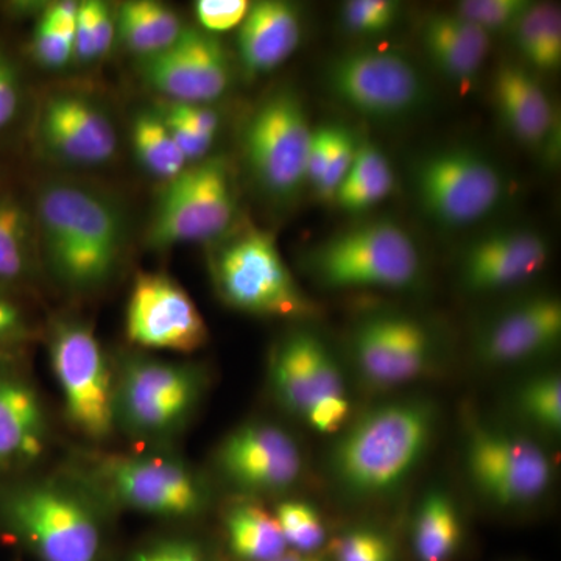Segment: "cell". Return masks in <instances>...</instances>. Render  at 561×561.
<instances>
[{"instance_id":"5","label":"cell","mask_w":561,"mask_h":561,"mask_svg":"<svg viewBox=\"0 0 561 561\" xmlns=\"http://www.w3.org/2000/svg\"><path fill=\"white\" fill-rule=\"evenodd\" d=\"M73 478L99 501L158 518L183 519L208 507L205 482L168 454H87Z\"/></svg>"},{"instance_id":"12","label":"cell","mask_w":561,"mask_h":561,"mask_svg":"<svg viewBox=\"0 0 561 561\" xmlns=\"http://www.w3.org/2000/svg\"><path fill=\"white\" fill-rule=\"evenodd\" d=\"M312 125L294 88L272 91L257 103L242 133V151L251 180L268 201L284 205L305 190Z\"/></svg>"},{"instance_id":"33","label":"cell","mask_w":561,"mask_h":561,"mask_svg":"<svg viewBox=\"0 0 561 561\" xmlns=\"http://www.w3.org/2000/svg\"><path fill=\"white\" fill-rule=\"evenodd\" d=\"M289 551L316 553L327 540V527L309 502L280 501L273 511Z\"/></svg>"},{"instance_id":"37","label":"cell","mask_w":561,"mask_h":561,"mask_svg":"<svg viewBox=\"0 0 561 561\" xmlns=\"http://www.w3.org/2000/svg\"><path fill=\"white\" fill-rule=\"evenodd\" d=\"M359 140L354 133L343 125H331L330 154H328L327 171L321 179L316 194L321 201H334L335 192L339 191L343 180L348 175L351 164L356 158Z\"/></svg>"},{"instance_id":"25","label":"cell","mask_w":561,"mask_h":561,"mask_svg":"<svg viewBox=\"0 0 561 561\" xmlns=\"http://www.w3.org/2000/svg\"><path fill=\"white\" fill-rule=\"evenodd\" d=\"M420 38L432 68L461 90H470L489 57V33L451 11L427 16Z\"/></svg>"},{"instance_id":"45","label":"cell","mask_w":561,"mask_h":561,"mask_svg":"<svg viewBox=\"0 0 561 561\" xmlns=\"http://www.w3.org/2000/svg\"><path fill=\"white\" fill-rule=\"evenodd\" d=\"M351 402L348 398H328L317 402L306 413L305 421L321 434H332L342 430L343 424L350 419Z\"/></svg>"},{"instance_id":"30","label":"cell","mask_w":561,"mask_h":561,"mask_svg":"<svg viewBox=\"0 0 561 561\" xmlns=\"http://www.w3.org/2000/svg\"><path fill=\"white\" fill-rule=\"evenodd\" d=\"M393 187L394 175L389 158L375 142L362 139L348 175L332 202L345 213L360 214L386 201Z\"/></svg>"},{"instance_id":"36","label":"cell","mask_w":561,"mask_h":561,"mask_svg":"<svg viewBox=\"0 0 561 561\" xmlns=\"http://www.w3.org/2000/svg\"><path fill=\"white\" fill-rule=\"evenodd\" d=\"M36 332L24 295L0 290V357L21 356Z\"/></svg>"},{"instance_id":"46","label":"cell","mask_w":561,"mask_h":561,"mask_svg":"<svg viewBox=\"0 0 561 561\" xmlns=\"http://www.w3.org/2000/svg\"><path fill=\"white\" fill-rule=\"evenodd\" d=\"M561 65V13L560 7L552 3L546 20L545 33H542L540 50L534 68L542 72H556Z\"/></svg>"},{"instance_id":"41","label":"cell","mask_w":561,"mask_h":561,"mask_svg":"<svg viewBox=\"0 0 561 561\" xmlns=\"http://www.w3.org/2000/svg\"><path fill=\"white\" fill-rule=\"evenodd\" d=\"M24 105L21 70L13 58L0 47V135L10 130Z\"/></svg>"},{"instance_id":"1","label":"cell","mask_w":561,"mask_h":561,"mask_svg":"<svg viewBox=\"0 0 561 561\" xmlns=\"http://www.w3.org/2000/svg\"><path fill=\"white\" fill-rule=\"evenodd\" d=\"M41 268L62 290L91 295L116 278L130 245V220L119 198L98 184L55 175L32 202Z\"/></svg>"},{"instance_id":"15","label":"cell","mask_w":561,"mask_h":561,"mask_svg":"<svg viewBox=\"0 0 561 561\" xmlns=\"http://www.w3.org/2000/svg\"><path fill=\"white\" fill-rule=\"evenodd\" d=\"M351 353L364 381L381 390L424 378L438 362L430 328L402 313H375L360 320L351 334Z\"/></svg>"},{"instance_id":"34","label":"cell","mask_w":561,"mask_h":561,"mask_svg":"<svg viewBox=\"0 0 561 561\" xmlns=\"http://www.w3.org/2000/svg\"><path fill=\"white\" fill-rule=\"evenodd\" d=\"M401 3L393 0H348L341 5L343 28L356 36H379L398 24Z\"/></svg>"},{"instance_id":"8","label":"cell","mask_w":561,"mask_h":561,"mask_svg":"<svg viewBox=\"0 0 561 561\" xmlns=\"http://www.w3.org/2000/svg\"><path fill=\"white\" fill-rule=\"evenodd\" d=\"M116 426L142 440H164L183 431L205 390L203 368L125 354L114 367Z\"/></svg>"},{"instance_id":"2","label":"cell","mask_w":561,"mask_h":561,"mask_svg":"<svg viewBox=\"0 0 561 561\" xmlns=\"http://www.w3.org/2000/svg\"><path fill=\"white\" fill-rule=\"evenodd\" d=\"M437 427V404L430 398H398L373 405L332 446V481L354 501L391 496L419 470Z\"/></svg>"},{"instance_id":"49","label":"cell","mask_w":561,"mask_h":561,"mask_svg":"<svg viewBox=\"0 0 561 561\" xmlns=\"http://www.w3.org/2000/svg\"><path fill=\"white\" fill-rule=\"evenodd\" d=\"M273 561H324L321 560L320 557H317L316 553H301L287 551L284 556H280L279 559Z\"/></svg>"},{"instance_id":"22","label":"cell","mask_w":561,"mask_h":561,"mask_svg":"<svg viewBox=\"0 0 561 561\" xmlns=\"http://www.w3.org/2000/svg\"><path fill=\"white\" fill-rule=\"evenodd\" d=\"M494 110L505 131L531 153L556 160L560 149V121L551 95L526 66L505 61L491 81Z\"/></svg>"},{"instance_id":"18","label":"cell","mask_w":561,"mask_h":561,"mask_svg":"<svg viewBox=\"0 0 561 561\" xmlns=\"http://www.w3.org/2000/svg\"><path fill=\"white\" fill-rule=\"evenodd\" d=\"M300 445L278 424L249 421L232 430L217 448L220 474L234 489L275 494L294 489L305 472Z\"/></svg>"},{"instance_id":"13","label":"cell","mask_w":561,"mask_h":561,"mask_svg":"<svg viewBox=\"0 0 561 561\" xmlns=\"http://www.w3.org/2000/svg\"><path fill=\"white\" fill-rule=\"evenodd\" d=\"M323 84L345 108L382 124L419 116L431 101L426 77L398 51H343L328 62Z\"/></svg>"},{"instance_id":"19","label":"cell","mask_w":561,"mask_h":561,"mask_svg":"<svg viewBox=\"0 0 561 561\" xmlns=\"http://www.w3.org/2000/svg\"><path fill=\"white\" fill-rule=\"evenodd\" d=\"M268 376L279 404L302 420L317 402L348 398L341 364L319 335L306 330L280 339L272 353Z\"/></svg>"},{"instance_id":"16","label":"cell","mask_w":561,"mask_h":561,"mask_svg":"<svg viewBox=\"0 0 561 561\" xmlns=\"http://www.w3.org/2000/svg\"><path fill=\"white\" fill-rule=\"evenodd\" d=\"M125 335L142 350L192 354L209 339L208 327L179 280L160 272H139L133 280Z\"/></svg>"},{"instance_id":"17","label":"cell","mask_w":561,"mask_h":561,"mask_svg":"<svg viewBox=\"0 0 561 561\" xmlns=\"http://www.w3.org/2000/svg\"><path fill=\"white\" fill-rule=\"evenodd\" d=\"M138 72L150 90L171 102L213 105L232 84L227 47L194 25H186L169 49L139 60Z\"/></svg>"},{"instance_id":"44","label":"cell","mask_w":561,"mask_h":561,"mask_svg":"<svg viewBox=\"0 0 561 561\" xmlns=\"http://www.w3.org/2000/svg\"><path fill=\"white\" fill-rule=\"evenodd\" d=\"M131 561H206L201 546L186 538H169L146 546Z\"/></svg>"},{"instance_id":"27","label":"cell","mask_w":561,"mask_h":561,"mask_svg":"<svg viewBox=\"0 0 561 561\" xmlns=\"http://www.w3.org/2000/svg\"><path fill=\"white\" fill-rule=\"evenodd\" d=\"M117 39L139 60L169 49L183 33L180 14L154 0H130L116 7Z\"/></svg>"},{"instance_id":"7","label":"cell","mask_w":561,"mask_h":561,"mask_svg":"<svg viewBox=\"0 0 561 561\" xmlns=\"http://www.w3.org/2000/svg\"><path fill=\"white\" fill-rule=\"evenodd\" d=\"M239 221L238 187L224 154L192 162L162 184L146 230L150 249L217 241Z\"/></svg>"},{"instance_id":"47","label":"cell","mask_w":561,"mask_h":561,"mask_svg":"<svg viewBox=\"0 0 561 561\" xmlns=\"http://www.w3.org/2000/svg\"><path fill=\"white\" fill-rule=\"evenodd\" d=\"M169 111L192 125L195 130L203 133V135L210 136L216 139L220 131V114L217 113L213 105H203V103H183L164 101L158 99Z\"/></svg>"},{"instance_id":"42","label":"cell","mask_w":561,"mask_h":561,"mask_svg":"<svg viewBox=\"0 0 561 561\" xmlns=\"http://www.w3.org/2000/svg\"><path fill=\"white\" fill-rule=\"evenodd\" d=\"M153 108L158 111L162 121L168 125L172 138L175 139L176 146H179L181 151H183L184 157H186L190 164H192V162L205 160L206 157H209V151L213 149L216 139L195 130L192 125L186 124V122L180 119L176 114H173L172 111L165 108L161 102L157 101Z\"/></svg>"},{"instance_id":"4","label":"cell","mask_w":561,"mask_h":561,"mask_svg":"<svg viewBox=\"0 0 561 561\" xmlns=\"http://www.w3.org/2000/svg\"><path fill=\"white\" fill-rule=\"evenodd\" d=\"M208 267L217 295L232 309L268 319L308 320L319 306L284 261L275 236L239 220L208 243Z\"/></svg>"},{"instance_id":"6","label":"cell","mask_w":561,"mask_h":561,"mask_svg":"<svg viewBox=\"0 0 561 561\" xmlns=\"http://www.w3.org/2000/svg\"><path fill=\"white\" fill-rule=\"evenodd\" d=\"M306 268L327 289L409 290L424 265L409 231L390 219L364 220L313 245Z\"/></svg>"},{"instance_id":"21","label":"cell","mask_w":561,"mask_h":561,"mask_svg":"<svg viewBox=\"0 0 561 561\" xmlns=\"http://www.w3.org/2000/svg\"><path fill=\"white\" fill-rule=\"evenodd\" d=\"M20 357H0V479L32 467L49 445L46 409Z\"/></svg>"},{"instance_id":"38","label":"cell","mask_w":561,"mask_h":561,"mask_svg":"<svg viewBox=\"0 0 561 561\" xmlns=\"http://www.w3.org/2000/svg\"><path fill=\"white\" fill-rule=\"evenodd\" d=\"M335 561H394V546L381 530L357 527L334 545Z\"/></svg>"},{"instance_id":"3","label":"cell","mask_w":561,"mask_h":561,"mask_svg":"<svg viewBox=\"0 0 561 561\" xmlns=\"http://www.w3.org/2000/svg\"><path fill=\"white\" fill-rule=\"evenodd\" d=\"M101 507L77 478L0 479V530L39 561H102Z\"/></svg>"},{"instance_id":"26","label":"cell","mask_w":561,"mask_h":561,"mask_svg":"<svg viewBox=\"0 0 561 561\" xmlns=\"http://www.w3.org/2000/svg\"><path fill=\"white\" fill-rule=\"evenodd\" d=\"M41 272L32 205L14 192H0V290L25 297Z\"/></svg>"},{"instance_id":"14","label":"cell","mask_w":561,"mask_h":561,"mask_svg":"<svg viewBox=\"0 0 561 561\" xmlns=\"http://www.w3.org/2000/svg\"><path fill=\"white\" fill-rule=\"evenodd\" d=\"M33 147L43 160L70 169H94L117 157L121 140L101 99L79 88H55L36 106Z\"/></svg>"},{"instance_id":"9","label":"cell","mask_w":561,"mask_h":561,"mask_svg":"<svg viewBox=\"0 0 561 561\" xmlns=\"http://www.w3.org/2000/svg\"><path fill=\"white\" fill-rule=\"evenodd\" d=\"M463 461L471 485L502 511L537 504L556 479L551 454L537 438L478 416L465 427Z\"/></svg>"},{"instance_id":"32","label":"cell","mask_w":561,"mask_h":561,"mask_svg":"<svg viewBox=\"0 0 561 561\" xmlns=\"http://www.w3.org/2000/svg\"><path fill=\"white\" fill-rule=\"evenodd\" d=\"M513 405L534 430L559 437L561 431V379L549 371L531 376L513 391Z\"/></svg>"},{"instance_id":"39","label":"cell","mask_w":561,"mask_h":561,"mask_svg":"<svg viewBox=\"0 0 561 561\" xmlns=\"http://www.w3.org/2000/svg\"><path fill=\"white\" fill-rule=\"evenodd\" d=\"M28 50L33 60L47 70L65 69L73 60V36L55 31L36 18Z\"/></svg>"},{"instance_id":"31","label":"cell","mask_w":561,"mask_h":561,"mask_svg":"<svg viewBox=\"0 0 561 561\" xmlns=\"http://www.w3.org/2000/svg\"><path fill=\"white\" fill-rule=\"evenodd\" d=\"M130 139L133 153L140 168L162 183L175 179L190 165L168 125L154 108L136 113L131 122Z\"/></svg>"},{"instance_id":"40","label":"cell","mask_w":561,"mask_h":561,"mask_svg":"<svg viewBox=\"0 0 561 561\" xmlns=\"http://www.w3.org/2000/svg\"><path fill=\"white\" fill-rule=\"evenodd\" d=\"M250 5L247 0H198L194 7L198 28L216 36L238 28Z\"/></svg>"},{"instance_id":"43","label":"cell","mask_w":561,"mask_h":561,"mask_svg":"<svg viewBox=\"0 0 561 561\" xmlns=\"http://www.w3.org/2000/svg\"><path fill=\"white\" fill-rule=\"evenodd\" d=\"M73 60L84 62L99 61L98 33H95V0L80 2L77 14L76 35H73Z\"/></svg>"},{"instance_id":"20","label":"cell","mask_w":561,"mask_h":561,"mask_svg":"<svg viewBox=\"0 0 561 561\" xmlns=\"http://www.w3.org/2000/svg\"><path fill=\"white\" fill-rule=\"evenodd\" d=\"M548 239L529 227H505L474 239L461 253V287L489 294L519 286L534 278L549 261Z\"/></svg>"},{"instance_id":"29","label":"cell","mask_w":561,"mask_h":561,"mask_svg":"<svg viewBox=\"0 0 561 561\" xmlns=\"http://www.w3.org/2000/svg\"><path fill=\"white\" fill-rule=\"evenodd\" d=\"M461 522L456 502L446 491L431 490L413 519L412 546L419 561H449L459 551Z\"/></svg>"},{"instance_id":"48","label":"cell","mask_w":561,"mask_h":561,"mask_svg":"<svg viewBox=\"0 0 561 561\" xmlns=\"http://www.w3.org/2000/svg\"><path fill=\"white\" fill-rule=\"evenodd\" d=\"M331 125L313 128L309 144L308 162H306V180L313 191L319 187L324 171H327L328 154H330Z\"/></svg>"},{"instance_id":"28","label":"cell","mask_w":561,"mask_h":561,"mask_svg":"<svg viewBox=\"0 0 561 561\" xmlns=\"http://www.w3.org/2000/svg\"><path fill=\"white\" fill-rule=\"evenodd\" d=\"M225 531L232 556L242 561H273L289 551L273 512L253 501L230 505Z\"/></svg>"},{"instance_id":"23","label":"cell","mask_w":561,"mask_h":561,"mask_svg":"<svg viewBox=\"0 0 561 561\" xmlns=\"http://www.w3.org/2000/svg\"><path fill=\"white\" fill-rule=\"evenodd\" d=\"M561 339V302L537 295L508 306L483 324L474 342L478 359L491 367L522 364L556 350Z\"/></svg>"},{"instance_id":"24","label":"cell","mask_w":561,"mask_h":561,"mask_svg":"<svg viewBox=\"0 0 561 561\" xmlns=\"http://www.w3.org/2000/svg\"><path fill=\"white\" fill-rule=\"evenodd\" d=\"M300 9L284 0L251 3L238 27V58L250 79L267 76L284 65L301 43Z\"/></svg>"},{"instance_id":"35","label":"cell","mask_w":561,"mask_h":561,"mask_svg":"<svg viewBox=\"0 0 561 561\" xmlns=\"http://www.w3.org/2000/svg\"><path fill=\"white\" fill-rule=\"evenodd\" d=\"M531 3L529 0H461L453 13L491 36L493 33H511Z\"/></svg>"},{"instance_id":"11","label":"cell","mask_w":561,"mask_h":561,"mask_svg":"<svg viewBox=\"0 0 561 561\" xmlns=\"http://www.w3.org/2000/svg\"><path fill=\"white\" fill-rule=\"evenodd\" d=\"M412 186L421 210L449 230L481 224L508 197V180L500 165L468 146L424 153L413 164Z\"/></svg>"},{"instance_id":"10","label":"cell","mask_w":561,"mask_h":561,"mask_svg":"<svg viewBox=\"0 0 561 561\" xmlns=\"http://www.w3.org/2000/svg\"><path fill=\"white\" fill-rule=\"evenodd\" d=\"M47 348L69 426L88 440H108L117 427L116 375L91 324L79 317H57L47 328Z\"/></svg>"}]
</instances>
